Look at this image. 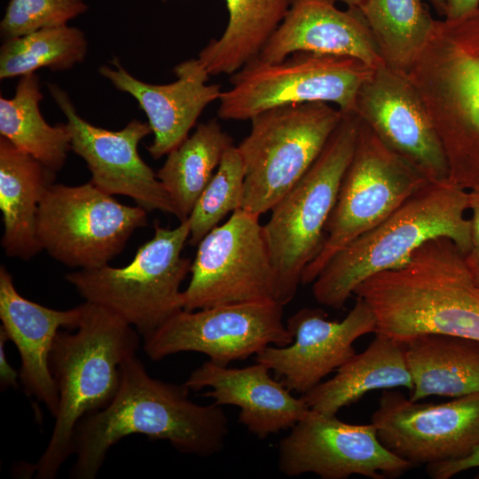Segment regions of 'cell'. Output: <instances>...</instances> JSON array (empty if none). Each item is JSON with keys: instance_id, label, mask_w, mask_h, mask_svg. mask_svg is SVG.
<instances>
[{"instance_id": "obj_14", "label": "cell", "mask_w": 479, "mask_h": 479, "mask_svg": "<svg viewBox=\"0 0 479 479\" xmlns=\"http://www.w3.org/2000/svg\"><path fill=\"white\" fill-rule=\"evenodd\" d=\"M279 444V468L287 476L313 473L323 479L358 475L397 478L416 467L388 450L374 425L349 424L310 410Z\"/></svg>"}, {"instance_id": "obj_27", "label": "cell", "mask_w": 479, "mask_h": 479, "mask_svg": "<svg viewBox=\"0 0 479 479\" xmlns=\"http://www.w3.org/2000/svg\"><path fill=\"white\" fill-rule=\"evenodd\" d=\"M43 95L35 73L20 77L15 94L0 98V134L45 167L58 172L71 150L66 123L50 125L40 111Z\"/></svg>"}, {"instance_id": "obj_5", "label": "cell", "mask_w": 479, "mask_h": 479, "mask_svg": "<svg viewBox=\"0 0 479 479\" xmlns=\"http://www.w3.org/2000/svg\"><path fill=\"white\" fill-rule=\"evenodd\" d=\"M75 333L59 331L50 365L59 391V408L48 444L35 469L36 478L53 479L72 454L75 429L86 415L115 396L122 364L136 355L139 334L116 314L84 302Z\"/></svg>"}, {"instance_id": "obj_13", "label": "cell", "mask_w": 479, "mask_h": 479, "mask_svg": "<svg viewBox=\"0 0 479 479\" xmlns=\"http://www.w3.org/2000/svg\"><path fill=\"white\" fill-rule=\"evenodd\" d=\"M283 305L261 300L181 310L144 336L153 361L184 351L203 353L223 365L257 355L268 346L284 347L293 336L283 321Z\"/></svg>"}, {"instance_id": "obj_12", "label": "cell", "mask_w": 479, "mask_h": 479, "mask_svg": "<svg viewBox=\"0 0 479 479\" xmlns=\"http://www.w3.org/2000/svg\"><path fill=\"white\" fill-rule=\"evenodd\" d=\"M259 215L239 208L198 244L183 310L275 300V277Z\"/></svg>"}, {"instance_id": "obj_15", "label": "cell", "mask_w": 479, "mask_h": 479, "mask_svg": "<svg viewBox=\"0 0 479 479\" xmlns=\"http://www.w3.org/2000/svg\"><path fill=\"white\" fill-rule=\"evenodd\" d=\"M372 423L388 450L416 467L461 459L479 444V392L420 404L383 389Z\"/></svg>"}, {"instance_id": "obj_40", "label": "cell", "mask_w": 479, "mask_h": 479, "mask_svg": "<svg viewBox=\"0 0 479 479\" xmlns=\"http://www.w3.org/2000/svg\"><path fill=\"white\" fill-rule=\"evenodd\" d=\"M162 1H164V2H165V1H169V0H162Z\"/></svg>"}, {"instance_id": "obj_32", "label": "cell", "mask_w": 479, "mask_h": 479, "mask_svg": "<svg viewBox=\"0 0 479 479\" xmlns=\"http://www.w3.org/2000/svg\"><path fill=\"white\" fill-rule=\"evenodd\" d=\"M88 9L83 0H10L0 23L4 40L67 25Z\"/></svg>"}, {"instance_id": "obj_1", "label": "cell", "mask_w": 479, "mask_h": 479, "mask_svg": "<svg viewBox=\"0 0 479 479\" xmlns=\"http://www.w3.org/2000/svg\"><path fill=\"white\" fill-rule=\"evenodd\" d=\"M185 384H173L149 375L136 355L121 366L118 390L104 408L83 417L73 436L75 461L71 476L93 479L108 450L134 434L164 440L180 452L211 456L228 435V418L221 405H201L189 398Z\"/></svg>"}, {"instance_id": "obj_26", "label": "cell", "mask_w": 479, "mask_h": 479, "mask_svg": "<svg viewBox=\"0 0 479 479\" xmlns=\"http://www.w3.org/2000/svg\"><path fill=\"white\" fill-rule=\"evenodd\" d=\"M227 26L200 51L210 75H232L258 57L285 18L291 0H224Z\"/></svg>"}, {"instance_id": "obj_6", "label": "cell", "mask_w": 479, "mask_h": 479, "mask_svg": "<svg viewBox=\"0 0 479 479\" xmlns=\"http://www.w3.org/2000/svg\"><path fill=\"white\" fill-rule=\"evenodd\" d=\"M360 122L356 113L344 114L317 160L274 205L263 224L275 277L274 299L283 306L294 299L304 269L323 247Z\"/></svg>"}, {"instance_id": "obj_33", "label": "cell", "mask_w": 479, "mask_h": 479, "mask_svg": "<svg viewBox=\"0 0 479 479\" xmlns=\"http://www.w3.org/2000/svg\"><path fill=\"white\" fill-rule=\"evenodd\" d=\"M427 472L433 479H449L463 471L479 467V444L466 457L429 464Z\"/></svg>"}, {"instance_id": "obj_7", "label": "cell", "mask_w": 479, "mask_h": 479, "mask_svg": "<svg viewBox=\"0 0 479 479\" xmlns=\"http://www.w3.org/2000/svg\"><path fill=\"white\" fill-rule=\"evenodd\" d=\"M189 236L187 220L174 229L156 224L129 264L79 270L66 279L85 302L116 314L144 337L183 310L180 286L192 262L182 251Z\"/></svg>"}, {"instance_id": "obj_17", "label": "cell", "mask_w": 479, "mask_h": 479, "mask_svg": "<svg viewBox=\"0 0 479 479\" xmlns=\"http://www.w3.org/2000/svg\"><path fill=\"white\" fill-rule=\"evenodd\" d=\"M355 113L392 152L429 181L449 179L445 152L413 84L386 65L361 85Z\"/></svg>"}, {"instance_id": "obj_3", "label": "cell", "mask_w": 479, "mask_h": 479, "mask_svg": "<svg viewBox=\"0 0 479 479\" xmlns=\"http://www.w3.org/2000/svg\"><path fill=\"white\" fill-rule=\"evenodd\" d=\"M467 210L466 190L450 179L429 182L329 260L312 282L315 300L342 308L366 279L398 267L433 239L448 238L467 254L472 248Z\"/></svg>"}, {"instance_id": "obj_25", "label": "cell", "mask_w": 479, "mask_h": 479, "mask_svg": "<svg viewBox=\"0 0 479 479\" xmlns=\"http://www.w3.org/2000/svg\"><path fill=\"white\" fill-rule=\"evenodd\" d=\"M404 350L413 383L412 401L479 392V341L427 334L404 342Z\"/></svg>"}, {"instance_id": "obj_21", "label": "cell", "mask_w": 479, "mask_h": 479, "mask_svg": "<svg viewBox=\"0 0 479 479\" xmlns=\"http://www.w3.org/2000/svg\"><path fill=\"white\" fill-rule=\"evenodd\" d=\"M270 371L260 362L229 368L208 360L194 369L185 384L194 391L209 388L204 397L221 406L239 407V421L251 434L265 438L293 428L310 411L303 398L294 397Z\"/></svg>"}, {"instance_id": "obj_8", "label": "cell", "mask_w": 479, "mask_h": 479, "mask_svg": "<svg viewBox=\"0 0 479 479\" xmlns=\"http://www.w3.org/2000/svg\"><path fill=\"white\" fill-rule=\"evenodd\" d=\"M344 114L334 105L310 102L254 116L237 145L245 170L241 208L270 211L309 170Z\"/></svg>"}, {"instance_id": "obj_35", "label": "cell", "mask_w": 479, "mask_h": 479, "mask_svg": "<svg viewBox=\"0 0 479 479\" xmlns=\"http://www.w3.org/2000/svg\"><path fill=\"white\" fill-rule=\"evenodd\" d=\"M7 341L9 339L6 334L0 327V383L2 389L8 387L17 388L19 386L18 378H20V374L7 360L4 349Z\"/></svg>"}, {"instance_id": "obj_24", "label": "cell", "mask_w": 479, "mask_h": 479, "mask_svg": "<svg viewBox=\"0 0 479 479\" xmlns=\"http://www.w3.org/2000/svg\"><path fill=\"white\" fill-rule=\"evenodd\" d=\"M404 387L412 392L404 344L375 333L366 349L353 355L331 379L321 381L302 397L310 410L336 414L367 392Z\"/></svg>"}, {"instance_id": "obj_28", "label": "cell", "mask_w": 479, "mask_h": 479, "mask_svg": "<svg viewBox=\"0 0 479 479\" xmlns=\"http://www.w3.org/2000/svg\"><path fill=\"white\" fill-rule=\"evenodd\" d=\"M232 138L216 120L200 123L195 131L167 155L157 177L169 193L180 222L186 220L210 181Z\"/></svg>"}, {"instance_id": "obj_30", "label": "cell", "mask_w": 479, "mask_h": 479, "mask_svg": "<svg viewBox=\"0 0 479 479\" xmlns=\"http://www.w3.org/2000/svg\"><path fill=\"white\" fill-rule=\"evenodd\" d=\"M87 51L84 33L67 25L6 39L0 49V79L21 77L41 68L69 70L84 60Z\"/></svg>"}, {"instance_id": "obj_19", "label": "cell", "mask_w": 479, "mask_h": 479, "mask_svg": "<svg viewBox=\"0 0 479 479\" xmlns=\"http://www.w3.org/2000/svg\"><path fill=\"white\" fill-rule=\"evenodd\" d=\"M173 71L176 81L151 84L130 75L117 57L98 68L103 77L132 96L145 112L153 134L147 150L155 160L178 146L204 109L222 93L219 84L207 83L210 75L199 59L180 62Z\"/></svg>"}, {"instance_id": "obj_39", "label": "cell", "mask_w": 479, "mask_h": 479, "mask_svg": "<svg viewBox=\"0 0 479 479\" xmlns=\"http://www.w3.org/2000/svg\"><path fill=\"white\" fill-rule=\"evenodd\" d=\"M345 3L349 7H357L362 0H340Z\"/></svg>"}, {"instance_id": "obj_20", "label": "cell", "mask_w": 479, "mask_h": 479, "mask_svg": "<svg viewBox=\"0 0 479 479\" xmlns=\"http://www.w3.org/2000/svg\"><path fill=\"white\" fill-rule=\"evenodd\" d=\"M335 0H291L289 9L257 58L276 63L295 52L344 56L372 68L384 64L357 7L341 10Z\"/></svg>"}, {"instance_id": "obj_31", "label": "cell", "mask_w": 479, "mask_h": 479, "mask_svg": "<svg viewBox=\"0 0 479 479\" xmlns=\"http://www.w3.org/2000/svg\"><path fill=\"white\" fill-rule=\"evenodd\" d=\"M245 170L237 146L231 145L186 219L189 243L199 242L230 212L241 208Z\"/></svg>"}, {"instance_id": "obj_37", "label": "cell", "mask_w": 479, "mask_h": 479, "mask_svg": "<svg viewBox=\"0 0 479 479\" xmlns=\"http://www.w3.org/2000/svg\"><path fill=\"white\" fill-rule=\"evenodd\" d=\"M466 260L476 283L479 285V263L467 257V255Z\"/></svg>"}, {"instance_id": "obj_34", "label": "cell", "mask_w": 479, "mask_h": 479, "mask_svg": "<svg viewBox=\"0 0 479 479\" xmlns=\"http://www.w3.org/2000/svg\"><path fill=\"white\" fill-rule=\"evenodd\" d=\"M472 248L466 255L479 263V192H468Z\"/></svg>"}, {"instance_id": "obj_4", "label": "cell", "mask_w": 479, "mask_h": 479, "mask_svg": "<svg viewBox=\"0 0 479 479\" xmlns=\"http://www.w3.org/2000/svg\"><path fill=\"white\" fill-rule=\"evenodd\" d=\"M404 74L443 144L449 179L467 192H479V9L436 20Z\"/></svg>"}, {"instance_id": "obj_29", "label": "cell", "mask_w": 479, "mask_h": 479, "mask_svg": "<svg viewBox=\"0 0 479 479\" xmlns=\"http://www.w3.org/2000/svg\"><path fill=\"white\" fill-rule=\"evenodd\" d=\"M357 8L384 64L406 73L424 48L436 22L422 0H362Z\"/></svg>"}, {"instance_id": "obj_38", "label": "cell", "mask_w": 479, "mask_h": 479, "mask_svg": "<svg viewBox=\"0 0 479 479\" xmlns=\"http://www.w3.org/2000/svg\"><path fill=\"white\" fill-rule=\"evenodd\" d=\"M429 3L433 5L436 12L442 17H444L445 8H446V0H428Z\"/></svg>"}, {"instance_id": "obj_36", "label": "cell", "mask_w": 479, "mask_h": 479, "mask_svg": "<svg viewBox=\"0 0 479 479\" xmlns=\"http://www.w3.org/2000/svg\"><path fill=\"white\" fill-rule=\"evenodd\" d=\"M479 9V0H446L444 19L454 20L468 15Z\"/></svg>"}, {"instance_id": "obj_22", "label": "cell", "mask_w": 479, "mask_h": 479, "mask_svg": "<svg viewBox=\"0 0 479 479\" xmlns=\"http://www.w3.org/2000/svg\"><path fill=\"white\" fill-rule=\"evenodd\" d=\"M82 314V304L59 310L27 300L17 291L5 266L0 267L1 328L20 353V379L26 393L43 403L53 416L59 397L50 365L51 352L60 328L75 329Z\"/></svg>"}, {"instance_id": "obj_11", "label": "cell", "mask_w": 479, "mask_h": 479, "mask_svg": "<svg viewBox=\"0 0 479 479\" xmlns=\"http://www.w3.org/2000/svg\"><path fill=\"white\" fill-rule=\"evenodd\" d=\"M146 213L119 202L90 181L76 186L53 183L38 208L37 238L42 249L67 266L98 268L148 224Z\"/></svg>"}, {"instance_id": "obj_23", "label": "cell", "mask_w": 479, "mask_h": 479, "mask_svg": "<svg viewBox=\"0 0 479 479\" xmlns=\"http://www.w3.org/2000/svg\"><path fill=\"white\" fill-rule=\"evenodd\" d=\"M56 172L0 137V208L2 247L9 257L28 261L42 249L36 232L37 212Z\"/></svg>"}, {"instance_id": "obj_16", "label": "cell", "mask_w": 479, "mask_h": 479, "mask_svg": "<svg viewBox=\"0 0 479 479\" xmlns=\"http://www.w3.org/2000/svg\"><path fill=\"white\" fill-rule=\"evenodd\" d=\"M50 94L67 119L71 150L86 163L90 182L110 194L125 195L147 212L177 217V209L157 174L138 153L140 141L152 133L148 122L134 119L120 130L97 127L78 114L69 95L55 83Z\"/></svg>"}, {"instance_id": "obj_10", "label": "cell", "mask_w": 479, "mask_h": 479, "mask_svg": "<svg viewBox=\"0 0 479 479\" xmlns=\"http://www.w3.org/2000/svg\"><path fill=\"white\" fill-rule=\"evenodd\" d=\"M429 182L361 121L354 153L326 227L323 247L304 269L302 284H312L336 253L382 222Z\"/></svg>"}, {"instance_id": "obj_2", "label": "cell", "mask_w": 479, "mask_h": 479, "mask_svg": "<svg viewBox=\"0 0 479 479\" xmlns=\"http://www.w3.org/2000/svg\"><path fill=\"white\" fill-rule=\"evenodd\" d=\"M354 294L373 310L376 332L404 343L439 334L479 341V285L466 254L440 237L398 267L362 282Z\"/></svg>"}, {"instance_id": "obj_18", "label": "cell", "mask_w": 479, "mask_h": 479, "mask_svg": "<svg viewBox=\"0 0 479 479\" xmlns=\"http://www.w3.org/2000/svg\"><path fill=\"white\" fill-rule=\"evenodd\" d=\"M293 342L284 347L268 346L255 357L290 390L305 394L356 354L354 342L376 332V319L359 297L347 316L332 321L321 309L303 308L287 320Z\"/></svg>"}, {"instance_id": "obj_9", "label": "cell", "mask_w": 479, "mask_h": 479, "mask_svg": "<svg viewBox=\"0 0 479 479\" xmlns=\"http://www.w3.org/2000/svg\"><path fill=\"white\" fill-rule=\"evenodd\" d=\"M374 68L350 57L295 52L282 61L255 58L230 77L217 114L223 120H251L266 110L325 102L355 113L358 90Z\"/></svg>"}]
</instances>
